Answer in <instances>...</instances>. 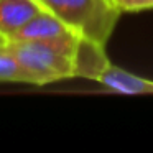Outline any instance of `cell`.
I'll list each match as a JSON object with an SVG mask.
<instances>
[{
  "label": "cell",
  "mask_w": 153,
  "mask_h": 153,
  "mask_svg": "<svg viewBox=\"0 0 153 153\" xmlns=\"http://www.w3.org/2000/svg\"><path fill=\"white\" fill-rule=\"evenodd\" d=\"M82 38L71 33L51 40L8 41L7 50L25 68L31 84L45 86L77 76V56Z\"/></svg>",
  "instance_id": "1"
},
{
  "label": "cell",
  "mask_w": 153,
  "mask_h": 153,
  "mask_svg": "<svg viewBox=\"0 0 153 153\" xmlns=\"http://www.w3.org/2000/svg\"><path fill=\"white\" fill-rule=\"evenodd\" d=\"M43 10L58 17L74 35L105 46L120 10L114 0H38Z\"/></svg>",
  "instance_id": "2"
},
{
  "label": "cell",
  "mask_w": 153,
  "mask_h": 153,
  "mask_svg": "<svg viewBox=\"0 0 153 153\" xmlns=\"http://www.w3.org/2000/svg\"><path fill=\"white\" fill-rule=\"evenodd\" d=\"M73 31L63 23L53 13L43 10L33 17L27 25L17 30L8 41H31V40H51V38H59L71 35Z\"/></svg>",
  "instance_id": "3"
},
{
  "label": "cell",
  "mask_w": 153,
  "mask_h": 153,
  "mask_svg": "<svg viewBox=\"0 0 153 153\" xmlns=\"http://www.w3.org/2000/svg\"><path fill=\"white\" fill-rule=\"evenodd\" d=\"M40 12L38 0H0V33L10 38Z\"/></svg>",
  "instance_id": "4"
},
{
  "label": "cell",
  "mask_w": 153,
  "mask_h": 153,
  "mask_svg": "<svg viewBox=\"0 0 153 153\" xmlns=\"http://www.w3.org/2000/svg\"><path fill=\"white\" fill-rule=\"evenodd\" d=\"M96 81L120 94H153V81L132 74L114 64H109L104 71H100Z\"/></svg>",
  "instance_id": "5"
},
{
  "label": "cell",
  "mask_w": 153,
  "mask_h": 153,
  "mask_svg": "<svg viewBox=\"0 0 153 153\" xmlns=\"http://www.w3.org/2000/svg\"><path fill=\"white\" fill-rule=\"evenodd\" d=\"M0 81L5 82H25L31 84L25 68L18 63L15 54L5 48H0Z\"/></svg>",
  "instance_id": "6"
},
{
  "label": "cell",
  "mask_w": 153,
  "mask_h": 153,
  "mask_svg": "<svg viewBox=\"0 0 153 153\" xmlns=\"http://www.w3.org/2000/svg\"><path fill=\"white\" fill-rule=\"evenodd\" d=\"M120 12H140L153 8V0H114Z\"/></svg>",
  "instance_id": "7"
},
{
  "label": "cell",
  "mask_w": 153,
  "mask_h": 153,
  "mask_svg": "<svg viewBox=\"0 0 153 153\" xmlns=\"http://www.w3.org/2000/svg\"><path fill=\"white\" fill-rule=\"evenodd\" d=\"M7 45H8V38L5 36V35L0 33V48H5Z\"/></svg>",
  "instance_id": "8"
}]
</instances>
